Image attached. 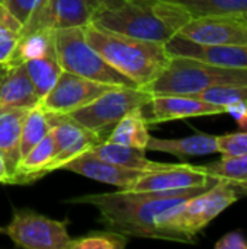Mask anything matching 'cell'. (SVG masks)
<instances>
[{
	"label": "cell",
	"mask_w": 247,
	"mask_h": 249,
	"mask_svg": "<svg viewBox=\"0 0 247 249\" xmlns=\"http://www.w3.org/2000/svg\"><path fill=\"white\" fill-rule=\"evenodd\" d=\"M217 182L218 179H214L201 187L172 191L121 190L115 193L87 194L66 200L64 203L96 207L99 212V222L108 231L122 233L128 238L162 239L154 223L156 217L185 200L207 191Z\"/></svg>",
	"instance_id": "6da1fadb"
},
{
	"label": "cell",
	"mask_w": 247,
	"mask_h": 249,
	"mask_svg": "<svg viewBox=\"0 0 247 249\" xmlns=\"http://www.w3.org/2000/svg\"><path fill=\"white\" fill-rule=\"evenodd\" d=\"M191 19L183 7L167 0H115L100 7L92 23L137 39L166 44Z\"/></svg>",
	"instance_id": "7a4b0ae2"
},
{
	"label": "cell",
	"mask_w": 247,
	"mask_h": 249,
	"mask_svg": "<svg viewBox=\"0 0 247 249\" xmlns=\"http://www.w3.org/2000/svg\"><path fill=\"white\" fill-rule=\"evenodd\" d=\"M86 41L119 73L144 89L167 67L172 55L163 42L127 36L99 28L92 22L83 26Z\"/></svg>",
	"instance_id": "3957f363"
},
{
	"label": "cell",
	"mask_w": 247,
	"mask_h": 249,
	"mask_svg": "<svg viewBox=\"0 0 247 249\" xmlns=\"http://www.w3.org/2000/svg\"><path fill=\"white\" fill-rule=\"evenodd\" d=\"M240 194L234 182L218 179L207 191L169 209L156 217V228L165 241L194 242V238L218 214L234 204Z\"/></svg>",
	"instance_id": "277c9868"
},
{
	"label": "cell",
	"mask_w": 247,
	"mask_h": 249,
	"mask_svg": "<svg viewBox=\"0 0 247 249\" xmlns=\"http://www.w3.org/2000/svg\"><path fill=\"white\" fill-rule=\"evenodd\" d=\"M217 85L247 86V69L221 67L197 58L172 55L162 74L144 89L151 95L192 96Z\"/></svg>",
	"instance_id": "5b68a950"
},
{
	"label": "cell",
	"mask_w": 247,
	"mask_h": 249,
	"mask_svg": "<svg viewBox=\"0 0 247 249\" xmlns=\"http://www.w3.org/2000/svg\"><path fill=\"white\" fill-rule=\"evenodd\" d=\"M55 50L60 67L73 74L114 86L138 88L115 70L87 41L83 26L55 31Z\"/></svg>",
	"instance_id": "8992f818"
},
{
	"label": "cell",
	"mask_w": 247,
	"mask_h": 249,
	"mask_svg": "<svg viewBox=\"0 0 247 249\" xmlns=\"http://www.w3.org/2000/svg\"><path fill=\"white\" fill-rule=\"evenodd\" d=\"M151 93L141 88L116 86L90 104L74 109L67 115L79 125L98 134L100 139L108 137L112 128L132 109L143 107L151 99Z\"/></svg>",
	"instance_id": "52a82bcc"
},
{
	"label": "cell",
	"mask_w": 247,
	"mask_h": 249,
	"mask_svg": "<svg viewBox=\"0 0 247 249\" xmlns=\"http://www.w3.org/2000/svg\"><path fill=\"white\" fill-rule=\"evenodd\" d=\"M67 220L60 222L31 210H15L12 222L0 228V233L13 244L26 249H68L71 241Z\"/></svg>",
	"instance_id": "ba28073f"
},
{
	"label": "cell",
	"mask_w": 247,
	"mask_h": 249,
	"mask_svg": "<svg viewBox=\"0 0 247 249\" xmlns=\"http://www.w3.org/2000/svg\"><path fill=\"white\" fill-rule=\"evenodd\" d=\"M102 4L98 0H45L22 26L20 35L39 29L79 28L92 22Z\"/></svg>",
	"instance_id": "9c48e42d"
},
{
	"label": "cell",
	"mask_w": 247,
	"mask_h": 249,
	"mask_svg": "<svg viewBox=\"0 0 247 249\" xmlns=\"http://www.w3.org/2000/svg\"><path fill=\"white\" fill-rule=\"evenodd\" d=\"M114 88L116 86L99 83L63 70L52 89L39 101V107L47 112L68 114L90 104Z\"/></svg>",
	"instance_id": "30bf717a"
},
{
	"label": "cell",
	"mask_w": 247,
	"mask_h": 249,
	"mask_svg": "<svg viewBox=\"0 0 247 249\" xmlns=\"http://www.w3.org/2000/svg\"><path fill=\"white\" fill-rule=\"evenodd\" d=\"M178 35L199 44L247 47V19L242 15L192 18Z\"/></svg>",
	"instance_id": "8fae6325"
},
{
	"label": "cell",
	"mask_w": 247,
	"mask_h": 249,
	"mask_svg": "<svg viewBox=\"0 0 247 249\" xmlns=\"http://www.w3.org/2000/svg\"><path fill=\"white\" fill-rule=\"evenodd\" d=\"M223 112H226L223 107L186 95H153L151 99L141 107V114L147 125L192 117L218 115Z\"/></svg>",
	"instance_id": "7c38bea8"
},
{
	"label": "cell",
	"mask_w": 247,
	"mask_h": 249,
	"mask_svg": "<svg viewBox=\"0 0 247 249\" xmlns=\"http://www.w3.org/2000/svg\"><path fill=\"white\" fill-rule=\"evenodd\" d=\"M165 45L170 55L197 58L221 67L247 69V47L243 45L199 44L179 35L170 38Z\"/></svg>",
	"instance_id": "4fadbf2b"
},
{
	"label": "cell",
	"mask_w": 247,
	"mask_h": 249,
	"mask_svg": "<svg viewBox=\"0 0 247 249\" xmlns=\"http://www.w3.org/2000/svg\"><path fill=\"white\" fill-rule=\"evenodd\" d=\"M217 178L210 177L201 166L189 163H167L159 171L146 172L134 184L131 191H172L205 185Z\"/></svg>",
	"instance_id": "5bb4252c"
},
{
	"label": "cell",
	"mask_w": 247,
	"mask_h": 249,
	"mask_svg": "<svg viewBox=\"0 0 247 249\" xmlns=\"http://www.w3.org/2000/svg\"><path fill=\"white\" fill-rule=\"evenodd\" d=\"M60 169L79 174L84 178L95 179L98 182L115 185L119 190H131L134 184L138 181V178L146 174L144 171L130 169V168L109 163L106 160L93 156L90 152H84L77 158L68 160Z\"/></svg>",
	"instance_id": "9a60e30c"
},
{
	"label": "cell",
	"mask_w": 247,
	"mask_h": 249,
	"mask_svg": "<svg viewBox=\"0 0 247 249\" xmlns=\"http://www.w3.org/2000/svg\"><path fill=\"white\" fill-rule=\"evenodd\" d=\"M39 98L23 64H0V111L10 108H33Z\"/></svg>",
	"instance_id": "2e32d148"
},
{
	"label": "cell",
	"mask_w": 247,
	"mask_h": 249,
	"mask_svg": "<svg viewBox=\"0 0 247 249\" xmlns=\"http://www.w3.org/2000/svg\"><path fill=\"white\" fill-rule=\"evenodd\" d=\"M29 108L0 111V156L7 168L10 184L20 162V134Z\"/></svg>",
	"instance_id": "e0dca14e"
},
{
	"label": "cell",
	"mask_w": 247,
	"mask_h": 249,
	"mask_svg": "<svg viewBox=\"0 0 247 249\" xmlns=\"http://www.w3.org/2000/svg\"><path fill=\"white\" fill-rule=\"evenodd\" d=\"M146 150L169 153L181 160H185L188 158H199L205 155L218 153L217 136L205 133H198L183 139H157L150 136Z\"/></svg>",
	"instance_id": "ac0fdd59"
},
{
	"label": "cell",
	"mask_w": 247,
	"mask_h": 249,
	"mask_svg": "<svg viewBox=\"0 0 247 249\" xmlns=\"http://www.w3.org/2000/svg\"><path fill=\"white\" fill-rule=\"evenodd\" d=\"M55 156L54 137L49 133L33 146L19 162L12 184H32L48 174V166Z\"/></svg>",
	"instance_id": "d6986e66"
},
{
	"label": "cell",
	"mask_w": 247,
	"mask_h": 249,
	"mask_svg": "<svg viewBox=\"0 0 247 249\" xmlns=\"http://www.w3.org/2000/svg\"><path fill=\"white\" fill-rule=\"evenodd\" d=\"M93 156L106 160L114 165H119L124 168L130 169H137V171H144V172H151V171H159L167 166V163H160V162H153L146 158V150L128 147V146H121L115 143H108L102 142L92 147L89 150Z\"/></svg>",
	"instance_id": "ffe728a7"
},
{
	"label": "cell",
	"mask_w": 247,
	"mask_h": 249,
	"mask_svg": "<svg viewBox=\"0 0 247 249\" xmlns=\"http://www.w3.org/2000/svg\"><path fill=\"white\" fill-rule=\"evenodd\" d=\"M55 31L39 29L29 34L20 35L12 54L3 64L17 66L28 60L44 57L47 54L55 53Z\"/></svg>",
	"instance_id": "44dd1931"
},
{
	"label": "cell",
	"mask_w": 247,
	"mask_h": 249,
	"mask_svg": "<svg viewBox=\"0 0 247 249\" xmlns=\"http://www.w3.org/2000/svg\"><path fill=\"white\" fill-rule=\"evenodd\" d=\"M148 139H150V133H148L147 123L141 114V107H140V108H135L131 112H128L112 128V131L108 134L105 142L146 150Z\"/></svg>",
	"instance_id": "7402d4cb"
},
{
	"label": "cell",
	"mask_w": 247,
	"mask_h": 249,
	"mask_svg": "<svg viewBox=\"0 0 247 249\" xmlns=\"http://www.w3.org/2000/svg\"><path fill=\"white\" fill-rule=\"evenodd\" d=\"M29 79L33 85V89L39 98V101L52 89V86L57 83L60 73L63 69L60 67L57 51L47 54L44 57L32 58L23 63Z\"/></svg>",
	"instance_id": "603a6c76"
},
{
	"label": "cell",
	"mask_w": 247,
	"mask_h": 249,
	"mask_svg": "<svg viewBox=\"0 0 247 249\" xmlns=\"http://www.w3.org/2000/svg\"><path fill=\"white\" fill-rule=\"evenodd\" d=\"M183 7L192 18L237 16L247 13V0H167Z\"/></svg>",
	"instance_id": "cb8c5ba5"
},
{
	"label": "cell",
	"mask_w": 247,
	"mask_h": 249,
	"mask_svg": "<svg viewBox=\"0 0 247 249\" xmlns=\"http://www.w3.org/2000/svg\"><path fill=\"white\" fill-rule=\"evenodd\" d=\"M51 130V124L47 115L39 105L31 108L26 114V118L22 125L20 134V159L33 147L36 146Z\"/></svg>",
	"instance_id": "d4e9b609"
},
{
	"label": "cell",
	"mask_w": 247,
	"mask_h": 249,
	"mask_svg": "<svg viewBox=\"0 0 247 249\" xmlns=\"http://www.w3.org/2000/svg\"><path fill=\"white\" fill-rule=\"evenodd\" d=\"M210 177L217 179H226L230 182L247 181V155L242 156H221L220 160H214L205 165H201Z\"/></svg>",
	"instance_id": "484cf974"
},
{
	"label": "cell",
	"mask_w": 247,
	"mask_h": 249,
	"mask_svg": "<svg viewBox=\"0 0 247 249\" xmlns=\"http://www.w3.org/2000/svg\"><path fill=\"white\" fill-rule=\"evenodd\" d=\"M192 96H195L204 102L223 107L226 109L229 105L239 104V102H247V86L217 85V86L207 88Z\"/></svg>",
	"instance_id": "4316f807"
},
{
	"label": "cell",
	"mask_w": 247,
	"mask_h": 249,
	"mask_svg": "<svg viewBox=\"0 0 247 249\" xmlns=\"http://www.w3.org/2000/svg\"><path fill=\"white\" fill-rule=\"evenodd\" d=\"M128 244V236L114 232H92L82 238L71 239L68 249H124Z\"/></svg>",
	"instance_id": "83f0119b"
},
{
	"label": "cell",
	"mask_w": 247,
	"mask_h": 249,
	"mask_svg": "<svg viewBox=\"0 0 247 249\" xmlns=\"http://www.w3.org/2000/svg\"><path fill=\"white\" fill-rule=\"evenodd\" d=\"M22 23L0 3V64L6 63L20 38Z\"/></svg>",
	"instance_id": "f1b7e54d"
},
{
	"label": "cell",
	"mask_w": 247,
	"mask_h": 249,
	"mask_svg": "<svg viewBox=\"0 0 247 249\" xmlns=\"http://www.w3.org/2000/svg\"><path fill=\"white\" fill-rule=\"evenodd\" d=\"M217 149L221 156L233 158L247 155V131L217 136Z\"/></svg>",
	"instance_id": "f546056e"
},
{
	"label": "cell",
	"mask_w": 247,
	"mask_h": 249,
	"mask_svg": "<svg viewBox=\"0 0 247 249\" xmlns=\"http://www.w3.org/2000/svg\"><path fill=\"white\" fill-rule=\"evenodd\" d=\"M45 0H4L3 4L9 9V12L22 23V26L28 22L32 13L44 3Z\"/></svg>",
	"instance_id": "4dcf8cb0"
},
{
	"label": "cell",
	"mask_w": 247,
	"mask_h": 249,
	"mask_svg": "<svg viewBox=\"0 0 247 249\" xmlns=\"http://www.w3.org/2000/svg\"><path fill=\"white\" fill-rule=\"evenodd\" d=\"M215 249H247V238L242 231H233L226 233L215 242Z\"/></svg>",
	"instance_id": "1f68e13d"
},
{
	"label": "cell",
	"mask_w": 247,
	"mask_h": 249,
	"mask_svg": "<svg viewBox=\"0 0 247 249\" xmlns=\"http://www.w3.org/2000/svg\"><path fill=\"white\" fill-rule=\"evenodd\" d=\"M226 112H229L239 124V127L247 131V102H239V104H233L229 105L226 108Z\"/></svg>",
	"instance_id": "d6a6232c"
},
{
	"label": "cell",
	"mask_w": 247,
	"mask_h": 249,
	"mask_svg": "<svg viewBox=\"0 0 247 249\" xmlns=\"http://www.w3.org/2000/svg\"><path fill=\"white\" fill-rule=\"evenodd\" d=\"M0 182L3 184H10V177H9V172H7V168L0 156Z\"/></svg>",
	"instance_id": "836d02e7"
},
{
	"label": "cell",
	"mask_w": 247,
	"mask_h": 249,
	"mask_svg": "<svg viewBox=\"0 0 247 249\" xmlns=\"http://www.w3.org/2000/svg\"><path fill=\"white\" fill-rule=\"evenodd\" d=\"M240 197H247V181H242V182H234Z\"/></svg>",
	"instance_id": "e575fe53"
},
{
	"label": "cell",
	"mask_w": 247,
	"mask_h": 249,
	"mask_svg": "<svg viewBox=\"0 0 247 249\" xmlns=\"http://www.w3.org/2000/svg\"><path fill=\"white\" fill-rule=\"evenodd\" d=\"M100 4H102V7L103 6H106V4H109V3H112V1H115V0H98Z\"/></svg>",
	"instance_id": "d590c367"
},
{
	"label": "cell",
	"mask_w": 247,
	"mask_h": 249,
	"mask_svg": "<svg viewBox=\"0 0 247 249\" xmlns=\"http://www.w3.org/2000/svg\"><path fill=\"white\" fill-rule=\"evenodd\" d=\"M242 16H243L245 19H247V13H245V15H242Z\"/></svg>",
	"instance_id": "8d00e7d4"
},
{
	"label": "cell",
	"mask_w": 247,
	"mask_h": 249,
	"mask_svg": "<svg viewBox=\"0 0 247 249\" xmlns=\"http://www.w3.org/2000/svg\"><path fill=\"white\" fill-rule=\"evenodd\" d=\"M3 1H4V0H0V3H3Z\"/></svg>",
	"instance_id": "74e56055"
}]
</instances>
